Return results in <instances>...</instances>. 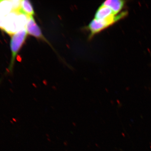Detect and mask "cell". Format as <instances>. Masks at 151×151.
Returning a JSON list of instances; mask_svg holds the SVG:
<instances>
[{"mask_svg": "<svg viewBox=\"0 0 151 151\" xmlns=\"http://www.w3.org/2000/svg\"><path fill=\"white\" fill-rule=\"evenodd\" d=\"M27 32L26 28L19 31L12 36L11 40V50L12 52V59L10 65L9 67L10 71H12L15 59L27 37Z\"/></svg>", "mask_w": 151, "mask_h": 151, "instance_id": "cell-3", "label": "cell"}, {"mask_svg": "<svg viewBox=\"0 0 151 151\" xmlns=\"http://www.w3.org/2000/svg\"><path fill=\"white\" fill-rule=\"evenodd\" d=\"M26 29L27 33L30 35L47 42L46 39L42 35L40 28L36 22L33 17L29 18Z\"/></svg>", "mask_w": 151, "mask_h": 151, "instance_id": "cell-4", "label": "cell"}, {"mask_svg": "<svg viewBox=\"0 0 151 151\" xmlns=\"http://www.w3.org/2000/svg\"><path fill=\"white\" fill-rule=\"evenodd\" d=\"M28 17L24 14L12 12L5 17L3 30L12 36L23 29L26 28Z\"/></svg>", "mask_w": 151, "mask_h": 151, "instance_id": "cell-1", "label": "cell"}, {"mask_svg": "<svg viewBox=\"0 0 151 151\" xmlns=\"http://www.w3.org/2000/svg\"><path fill=\"white\" fill-rule=\"evenodd\" d=\"M128 14L127 11H124L117 14H113L103 19H94L89 24L88 29L91 33L89 38H91L96 34L98 33L103 30L114 24L116 22L124 18Z\"/></svg>", "mask_w": 151, "mask_h": 151, "instance_id": "cell-2", "label": "cell"}, {"mask_svg": "<svg viewBox=\"0 0 151 151\" xmlns=\"http://www.w3.org/2000/svg\"><path fill=\"white\" fill-rule=\"evenodd\" d=\"M113 14H116L114 13V12L110 8L101 5L97 10L94 16V19H103Z\"/></svg>", "mask_w": 151, "mask_h": 151, "instance_id": "cell-7", "label": "cell"}, {"mask_svg": "<svg viewBox=\"0 0 151 151\" xmlns=\"http://www.w3.org/2000/svg\"><path fill=\"white\" fill-rule=\"evenodd\" d=\"M17 12L24 14L28 17L33 16L35 14L32 4L28 0L21 1L20 8Z\"/></svg>", "mask_w": 151, "mask_h": 151, "instance_id": "cell-6", "label": "cell"}, {"mask_svg": "<svg viewBox=\"0 0 151 151\" xmlns=\"http://www.w3.org/2000/svg\"><path fill=\"white\" fill-rule=\"evenodd\" d=\"M125 4V1L122 0H107L102 4V6L110 8L114 13L117 14L120 13Z\"/></svg>", "mask_w": 151, "mask_h": 151, "instance_id": "cell-5", "label": "cell"}, {"mask_svg": "<svg viewBox=\"0 0 151 151\" xmlns=\"http://www.w3.org/2000/svg\"><path fill=\"white\" fill-rule=\"evenodd\" d=\"M13 11L12 1H0V16L6 17Z\"/></svg>", "mask_w": 151, "mask_h": 151, "instance_id": "cell-8", "label": "cell"}]
</instances>
